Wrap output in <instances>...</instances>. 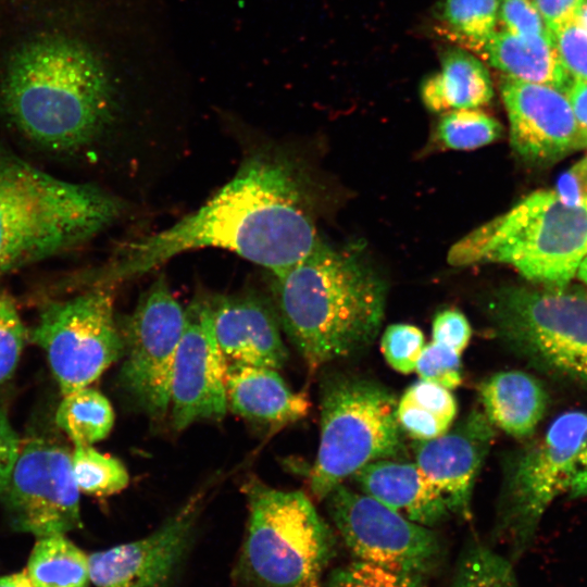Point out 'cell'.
Listing matches in <instances>:
<instances>
[{"label":"cell","instance_id":"1","mask_svg":"<svg viewBox=\"0 0 587 587\" xmlns=\"http://www.w3.org/2000/svg\"><path fill=\"white\" fill-rule=\"evenodd\" d=\"M184 65L160 0H0V120L77 151Z\"/></svg>","mask_w":587,"mask_h":587},{"label":"cell","instance_id":"2","mask_svg":"<svg viewBox=\"0 0 587 587\" xmlns=\"http://www.w3.org/2000/svg\"><path fill=\"white\" fill-rule=\"evenodd\" d=\"M319 240L290 165L259 154L246 160L199 209L159 233L126 243L91 285L114 286L202 248L234 252L277 275L308 255Z\"/></svg>","mask_w":587,"mask_h":587},{"label":"cell","instance_id":"3","mask_svg":"<svg viewBox=\"0 0 587 587\" xmlns=\"http://www.w3.org/2000/svg\"><path fill=\"white\" fill-rule=\"evenodd\" d=\"M272 276L279 325L312 371L360 353L377 337L387 287L359 252L319 240Z\"/></svg>","mask_w":587,"mask_h":587},{"label":"cell","instance_id":"4","mask_svg":"<svg viewBox=\"0 0 587 587\" xmlns=\"http://www.w3.org/2000/svg\"><path fill=\"white\" fill-rule=\"evenodd\" d=\"M122 211L103 189L54 177L0 146V279L87 242Z\"/></svg>","mask_w":587,"mask_h":587},{"label":"cell","instance_id":"5","mask_svg":"<svg viewBox=\"0 0 587 587\" xmlns=\"http://www.w3.org/2000/svg\"><path fill=\"white\" fill-rule=\"evenodd\" d=\"M586 255L587 209L565 203L554 190H539L461 238L448 261L503 263L530 282L564 286Z\"/></svg>","mask_w":587,"mask_h":587},{"label":"cell","instance_id":"6","mask_svg":"<svg viewBox=\"0 0 587 587\" xmlns=\"http://www.w3.org/2000/svg\"><path fill=\"white\" fill-rule=\"evenodd\" d=\"M243 491L249 519L237 576L253 587H320L335 536L308 496L258 478Z\"/></svg>","mask_w":587,"mask_h":587},{"label":"cell","instance_id":"7","mask_svg":"<svg viewBox=\"0 0 587 587\" xmlns=\"http://www.w3.org/2000/svg\"><path fill=\"white\" fill-rule=\"evenodd\" d=\"M398 400L385 385L358 375L332 374L321 384V433L311 470L313 495L324 499L369 463L403 450Z\"/></svg>","mask_w":587,"mask_h":587},{"label":"cell","instance_id":"8","mask_svg":"<svg viewBox=\"0 0 587 587\" xmlns=\"http://www.w3.org/2000/svg\"><path fill=\"white\" fill-rule=\"evenodd\" d=\"M497 336L538 370L587 387V290L504 287L489 302Z\"/></svg>","mask_w":587,"mask_h":587},{"label":"cell","instance_id":"9","mask_svg":"<svg viewBox=\"0 0 587 587\" xmlns=\"http://www.w3.org/2000/svg\"><path fill=\"white\" fill-rule=\"evenodd\" d=\"M587 442V413L559 415L536 441L507 461L496 533L512 559L532 545L542 515L567 494L576 460Z\"/></svg>","mask_w":587,"mask_h":587},{"label":"cell","instance_id":"10","mask_svg":"<svg viewBox=\"0 0 587 587\" xmlns=\"http://www.w3.org/2000/svg\"><path fill=\"white\" fill-rule=\"evenodd\" d=\"M113 287L95 285L70 299L46 302L27 333L46 352L62 395L89 386L123 354Z\"/></svg>","mask_w":587,"mask_h":587},{"label":"cell","instance_id":"11","mask_svg":"<svg viewBox=\"0 0 587 587\" xmlns=\"http://www.w3.org/2000/svg\"><path fill=\"white\" fill-rule=\"evenodd\" d=\"M323 500L355 560L425 578L441 564V540L429 527L344 484L337 485Z\"/></svg>","mask_w":587,"mask_h":587},{"label":"cell","instance_id":"12","mask_svg":"<svg viewBox=\"0 0 587 587\" xmlns=\"http://www.w3.org/2000/svg\"><path fill=\"white\" fill-rule=\"evenodd\" d=\"M185 322L186 311L161 275L141 295L121 332V384L151 419H162L170 409L173 364Z\"/></svg>","mask_w":587,"mask_h":587},{"label":"cell","instance_id":"13","mask_svg":"<svg viewBox=\"0 0 587 587\" xmlns=\"http://www.w3.org/2000/svg\"><path fill=\"white\" fill-rule=\"evenodd\" d=\"M79 492L72 452L50 438L33 437L21 442L0 498L12 526L39 538L80 526Z\"/></svg>","mask_w":587,"mask_h":587},{"label":"cell","instance_id":"14","mask_svg":"<svg viewBox=\"0 0 587 587\" xmlns=\"http://www.w3.org/2000/svg\"><path fill=\"white\" fill-rule=\"evenodd\" d=\"M171 378L172 425L183 430L202 420H221L227 410V362L217 345L209 301L186 310Z\"/></svg>","mask_w":587,"mask_h":587},{"label":"cell","instance_id":"15","mask_svg":"<svg viewBox=\"0 0 587 587\" xmlns=\"http://www.w3.org/2000/svg\"><path fill=\"white\" fill-rule=\"evenodd\" d=\"M199 492L149 536L88 555L97 587H165L179 565L200 515Z\"/></svg>","mask_w":587,"mask_h":587},{"label":"cell","instance_id":"16","mask_svg":"<svg viewBox=\"0 0 587 587\" xmlns=\"http://www.w3.org/2000/svg\"><path fill=\"white\" fill-rule=\"evenodd\" d=\"M501 97L513 150L533 164H549L582 147L566 93L553 86L504 77Z\"/></svg>","mask_w":587,"mask_h":587},{"label":"cell","instance_id":"17","mask_svg":"<svg viewBox=\"0 0 587 587\" xmlns=\"http://www.w3.org/2000/svg\"><path fill=\"white\" fill-rule=\"evenodd\" d=\"M495 437L496 427L485 413L473 410L452 430L415 440V464L442 495L450 513L471 519L474 485Z\"/></svg>","mask_w":587,"mask_h":587},{"label":"cell","instance_id":"18","mask_svg":"<svg viewBox=\"0 0 587 587\" xmlns=\"http://www.w3.org/2000/svg\"><path fill=\"white\" fill-rule=\"evenodd\" d=\"M214 334L226 362L283 367L288 351L274 310L257 296L209 301Z\"/></svg>","mask_w":587,"mask_h":587},{"label":"cell","instance_id":"19","mask_svg":"<svg viewBox=\"0 0 587 587\" xmlns=\"http://www.w3.org/2000/svg\"><path fill=\"white\" fill-rule=\"evenodd\" d=\"M227 408L251 422L280 427L303 419L310 410L304 392H294L277 370L227 362Z\"/></svg>","mask_w":587,"mask_h":587},{"label":"cell","instance_id":"20","mask_svg":"<svg viewBox=\"0 0 587 587\" xmlns=\"http://www.w3.org/2000/svg\"><path fill=\"white\" fill-rule=\"evenodd\" d=\"M351 478L363 494L417 524L433 527L450 513L442 495L415 463L378 460L363 466Z\"/></svg>","mask_w":587,"mask_h":587},{"label":"cell","instance_id":"21","mask_svg":"<svg viewBox=\"0 0 587 587\" xmlns=\"http://www.w3.org/2000/svg\"><path fill=\"white\" fill-rule=\"evenodd\" d=\"M478 392L490 423L514 438L532 436L547 411L546 389L522 371L496 373L482 382Z\"/></svg>","mask_w":587,"mask_h":587},{"label":"cell","instance_id":"22","mask_svg":"<svg viewBox=\"0 0 587 587\" xmlns=\"http://www.w3.org/2000/svg\"><path fill=\"white\" fill-rule=\"evenodd\" d=\"M492 82L485 64L470 52L449 50L440 71L421 87L425 107L436 113L478 109L490 103Z\"/></svg>","mask_w":587,"mask_h":587},{"label":"cell","instance_id":"23","mask_svg":"<svg viewBox=\"0 0 587 587\" xmlns=\"http://www.w3.org/2000/svg\"><path fill=\"white\" fill-rule=\"evenodd\" d=\"M480 53L512 79L550 85L564 92L573 80L561 65L552 40L528 39L497 28Z\"/></svg>","mask_w":587,"mask_h":587},{"label":"cell","instance_id":"24","mask_svg":"<svg viewBox=\"0 0 587 587\" xmlns=\"http://www.w3.org/2000/svg\"><path fill=\"white\" fill-rule=\"evenodd\" d=\"M458 412L454 396L449 389L420 379L410 385L397 404V421L414 440H428L445 434Z\"/></svg>","mask_w":587,"mask_h":587},{"label":"cell","instance_id":"25","mask_svg":"<svg viewBox=\"0 0 587 587\" xmlns=\"http://www.w3.org/2000/svg\"><path fill=\"white\" fill-rule=\"evenodd\" d=\"M33 587H88L89 561L64 534L37 538L26 571Z\"/></svg>","mask_w":587,"mask_h":587},{"label":"cell","instance_id":"26","mask_svg":"<svg viewBox=\"0 0 587 587\" xmlns=\"http://www.w3.org/2000/svg\"><path fill=\"white\" fill-rule=\"evenodd\" d=\"M62 396L55 423L74 445L91 446L110 434L114 412L101 392L87 386Z\"/></svg>","mask_w":587,"mask_h":587},{"label":"cell","instance_id":"27","mask_svg":"<svg viewBox=\"0 0 587 587\" xmlns=\"http://www.w3.org/2000/svg\"><path fill=\"white\" fill-rule=\"evenodd\" d=\"M440 16L452 40L480 53L497 29L498 0H442Z\"/></svg>","mask_w":587,"mask_h":587},{"label":"cell","instance_id":"28","mask_svg":"<svg viewBox=\"0 0 587 587\" xmlns=\"http://www.w3.org/2000/svg\"><path fill=\"white\" fill-rule=\"evenodd\" d=\"M72 469L79 491L92 496H110L122 491L129 482L124 464L89 445H75Z\"/></svg>","mask_w":587,"mask_h":587},{"label":"cell","instance_id":"29","mask_svg":"<svg viewBox=\"0 0 587 587\" xmlns=\"http://www.w3.org/2000/svg\"><path fill=\"white\" fill-rule=\"evenodd\" d=\"M501 134V124L478 109L446 112L436 132L439 142L453 150L484 147L497 140Z\"/></svg>","mask_w":587,"mask_h":587},{"label":"cell","instance_id":"30","mask_svg":"<svg viewBox=\"0 0 587 587\" xmlns=\"http://www.w3.org/2000/svg\"><path fill=\"white\" fill-rule=\"evenodd\" d=\"M451 587H519V584L508 559L475 544L460 558Z\"/></svg>","mask_w":587,"mask_h":587},{"label":"cell","instance_id":"31","mask_svg":"<svg viewBox=\"0 0 587 587\" xmlns=\"http://www.w3.org/2000/svg\"><path fill=\"white\" fill-rule=\"evenodd\" d=\"M326 587H427L425 577L354 560L333 571Z\"/></svg>","mask_w":587,"mask_h":587},{"label":"cell","instance_id":"32","mask_svg":"<svg viewBox=\"0 0 587 587\" xmlns=\"http://www.w3.org/2000/svg\"><path fill=\"white\" fill-rule=\"evenodd\" d=\"M15 301L0 291V386L13 375L27 338Z\"/></svg>","mask_w":587,"mask_h":587},{"label":"cell","instance_id":"33","mask_svg":"<svg viewBox=\"0 0 587 587\" xmlns=\"http://www.w3.org/2000/svg\"><path fill=\"white\" fill-rule=\"evenodd\" d=\"M424 346L422 330L409 324L389 325L380 341L382 352L387 363L402 374L415 371Z\"/></svg>","mask_w":587,"mask_h":587},{"label":"cell","instance_id":"34","mask_svg":"<svg viewBox=\"0 0 587 587\" xmlns=\"http://www.w3.org/2000/svg\"><path fill=\"white\" fill-rule=\"evenodd\" d=\"M415 371L423 380L449 390L462 383L461 354L451 348L432 341L424 346Z\"/></svg>","mask_w":587,"mask_h":587},{"label":"cell","instance_id":"35","mask_svg":"<svg viewBox=\"0 0 587 587\" xmlns=\"http://www.w3.org/2000/svg\"><path fill=\"white\" fill-rule=\"evenodd\" d=\"M561 65L573 80L587 82V30L571 21L552 33Z\"/></svg>","mask_w":587,"mask_h":587},{"label":"cell","instance_id":"36","mask_svg":"<svg viewBox=\"0 0 587 587\" xmlns=\"http://www.w3.org/2000/svg\"><path fill=\"white\" fill-rule=\"evenodd\" d=\"M501 28L528 39L552 40V34L530 0H498Z\"/></svg>","mask_w":587,"mask_h":587},{"label":"cell","instance_id":"37","mask_svg":"<svg viewBox=\"0 0 587 587\" xmlns=\"http://www.w3.org/2000/svg\"><path fill=\"white\" fill-rule=\"evenodd\" d=\"M471 325L463 313L458 310H444L436 314L433 326V341L453 349L462 354L470 342Z\"/></svg>","mask_w":587,"mask_h":587},{"label":"cell","instance_id":"38","mask_svg":"<svg viewBox=\"0 0 587 587\" xmlns=\"http://www.w3.org/2000/svg\"><path fill=\"white\" fill-rule=\"evenodd\" d=\"M21 440L7 413L0 409V495L3 492L18 457Z\"/></svg>","mask_w":587,"mask_h":587},{"label":"cell","instance_id":"39","mask_svg":"<svg viewBox=\"0 0 587 587\" xmlns=\"http://www.w3.org/2000/svg\"><path fill=\"white\" fill-rule=\"evenodd\" d=\"M554 191L565 203L587 209V175L579 161L559 177Z\"/></svg>","mask_w":587,"mask_h":587},{"label":"cell","instance_id":"40","mask_svg":"<svg viewBox=\"0 0 587 587\" xmlns=\"http://www.w3.org/2000/svg\"><path fill=\"white\" fill-rule=\"evenodd\" d=\"M552 34L574 20L583 0H530Z\"/></svg>","mask_w":587,"mask_h":587},{"label":"cell","instance_id":"41","mask_svg":"<svg viewBox=\"0 0 587 587\" xmlns=\"http://www.w3.org/2000/svg\"><path fill=\"white\" fill-rule=\"evenodd\" d=\"M582 147H587V82L572 80L566 90Z\"/></svg>","mask_w":587,"mask_h":587},{"label":"cell","instance_id":"42","mask_svg":"<svg viewBox=\"0 0 587 587\" xmlns=\"http://www.w3.org/2000/svg\"><path fill=\"white\" fill-rule=\"evenodd\" d=\"M567 495L574 499L587 497V442L576 460Z\"/></svg>","mask_w":587,"mask_h":587},{"label":"cell","instance_id":"43","mask_svg":"<svg viewBox=\"0 0 587 587\" xmlns=\"http://www.w3.org/2000/svg\"><path fill=\"white\" fill-rule=\"evenodd\" d=\"M0 587H33L26 572H17L0 577Z\"/></svg>","mask_w":587,"mask_h":587},{"label":"cell","instance_id":"44","mask_svg":"<svg viewBox=\"0 0 587 587\" xmlns=\"http://www.w3.org/2000/svg\"><path fill=\"white\" fill-rule=\"evenodd\" d=\"M573 21L587 30V0H583Z\"/></svg>","mask_w":587,"mask_h":587},{"label":"cell","instance_id":"45","mask_svg":"<svg viewBox=\"0 0 587 587\" xmlns=\"http://www.w3.org/2000/svg\"><path fill=\"white\" fill-rule=\"evenodd\" d=\"M580 282L587 287V255L583 260V262L579 265V268L577 271L576 275Z\"/></svg>","mask_w":587,"mask_h":587},{"label":"cell","instance_id":"46","mask_svg":"<svg viewBox=\"0 0 587 587\" xmlns=\"http://www.w3.org/2000/svg\"><path fill=\"white\" fill-rule=\"evenodd\" d=\"M579 163L582 167L584 168L586 175H587V155L579 160Z\"/></svg>","mask_w":587,"mask_h":587}]
</instances>
